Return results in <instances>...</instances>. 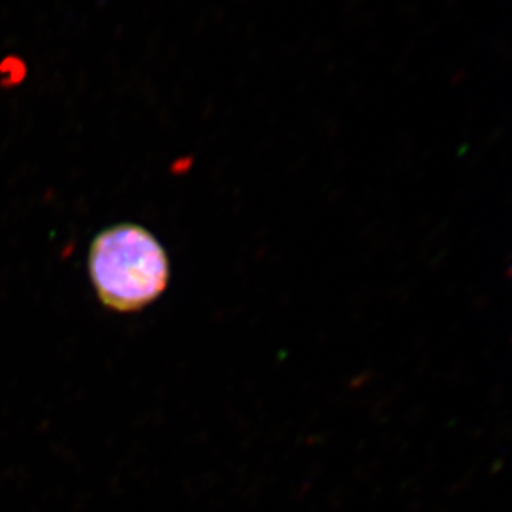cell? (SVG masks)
<instances>
[{
  "instance_id": "obj_1",
  "label": "cell",
  "mask_w": 512,
  "mask_h": 512,
  "mask_svg": "<svg viewBox=\"0 0 512 512\" xmlns=\"http://www.w3.org/2000/svg\"><path fill=\"white\" fill-rule=\"evenodd\" d=\"M89 275L102 305L117 313H135L165 293L170 261L150 230L117 223L90 245Z\"/></svg>"
}]
</instances>
